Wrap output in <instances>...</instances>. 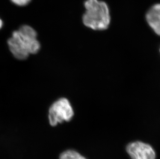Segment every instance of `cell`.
<instances>
[{"instance_id":"1","label":"cell","mask_w":160,"mask_h":159,"mask_svg":"<svg viewBox=\"0 0 160 159\" xmlns=\"http://www.w3.org/2000/svg\"><path fill=\"white\" fill-rule=\"evenodd\" d=\"M9 51L15 59L26 60L31 54H37L41 46L36 31L28 25H23L12 32L8 40Z\"/></svg>"},{"instance_id":"2","label":"cell","mask_w":160,"mask_h":159,"mask_svg":"<svg viewBox=\"0 0 160 159\" xmlns=\"http://www.w3.org/2000/svg\"><path fill=\"white\" fill-rule=\"evenodd\" d=\"M85 12L82 22L86 27L95 31L107 30L110 26V10L105 2L100 0H86L84 3Z\"/></svg>"},{"instance_id":"3","label":"cell","mask_w":160,"mask_h":159,"mask_svg":"<svg viewBox=\"0 0 160 159\" xmlns=\"http://www.w3.org/2000/svg\"><path fill=\"white\" fill-rule=\"evenodd\" d=\"M74 115V110L69 100L61 98L54 101L49 108V122L52 127H55L63 122H70Z\"/></svg>"},{"instance_id":"4","label":"cell","mask_w":160,"mask_h":159,"mask_svg":"<svg viewBox=\"0 0 160 159\" xmlns=\"http://www.w3.org/2000/svg\"><path fill=\"white\" fill-rule=\"evenodd\" d=\"M126 151L131 159H156L157 155L150 145L143 142L135 141L129 143Z\"/></svg>"},{"instance_id":"5","label":"cell","mask_w":160,"mask_h":159,"mask_svg":"<svg viewBox=\"0 0 160 159\" xmlns=\"http://www.w3.org/2000/svg\"><path fill=\"white\" fill-rule=\"evenodd\" d=\"M146 20L156 34L160 36V3L151 6L146 14Z\"/></svg>"},{"instance_id":"6","label":"cell","mask_w":160,"mask_h":159,"mask_svg":"<svg viewBox=\"0 0 160 159\" xmlns=\"http://www.w3.org/2000/svg\"><path fill=\"white\" fill-rule=\"evenodd\" d=\"M59 159H87L78 152L74 150H65L61 153Z\"/></svg>"},{"instance_id":"7","label":"cell","mask_w":160,"mask_h":159,"mask_svg":"<svg viewBox=\"0 0 160 159\" xmlns=\"http://www.w3.org/2000/svg\"><path fill=\"white\" fill-rule=\"evenodd\" d=\"M11 1L18 6H24L28 4L31 0H11Z\"/></svg>"},{"instance_id":"8","label":"cell","mask_w":160,"mask_h":159,"mask_svg":"<svg viewBox=\"0 0 160 159\" xmlns=\"http://www.w3.org/2000/svg\"><path fill=\"white\" fill-rule=\"evenodd\" d=\"M3 21L0 19V29H2V27H3Z\"/></svg>"},{"instance_id":"9","label":"cell","mask_w":160,"mask_h":159,"mask_svg":"<svg viewBox=\"0 0 160 159\" xmlns=\"http://www.w3.org/2000/svg\"></svg>"}]
</instances>
